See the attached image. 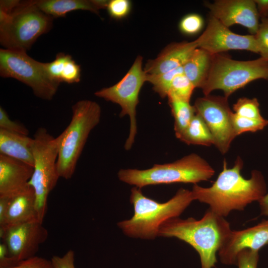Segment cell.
<instances>
[{"instance_id":"ab89813d","label":"cell","mask_w":268,"mask_h":268,"mask_svg":"<svg viewBox=\"0 0 268 268\" xmlns=\"http://www.w3.org/2000/svg\"><path fill=\"white\" fill-rule=\"evenodd\" d=\"M261 214L268 218V193H267L259 201Z\"/></svg>"},{"instance_id":"e0dca14e","label":"cell","mask_w":268,"mask_h":268,"mask_svg":"<svg viewBox=\"0 0 268 268\" xmlns=\"http://www.w3.org/2000/svg\"><path fill=\"white\" fill-rule=\"evenodd\" d=\"M197 48L196 40L172 43L166 46L156 58L148 60L143 69L147 74L155 75L183 67Z\"/></svg>"},{"instance_id":"4dcf8cb0","label":"cell","mask_w":268,"mask_h":268,"mask_svg":"<svg viewBox=\"0 0 268 268\" xmlns=\"http://www.w3.org/2000/svg\"><path fill=\"white\" fill-rule=\"evenodd\" d=\"M261 57L268 61V19H261L258 30L255 35Z\"/></svg>"},{"instance_id":"83f0119b","label":"cell","mask_w":268,"mask_h":268,"mask_svg":"<svg viewBox=\"0 0 268 268\" xmlns=\"http://www.w3.org/2000/svg\"><path fill=\"white\" fill-rule=\"evenodd\" d=\"M204 24L202 17L197 13L186 14L179 22V29L186 35H194L199 33Z\"/></svg>"},{"instance_id":"8992f818","label":"cell","mask_w":268,"mask_h":268,"mask_svg":"<svg viewBox=\"0 0 268 268\" xmlns=\"http://www.w3.org/2000/svg\"><path fill=\"white\" fill-rule=\"evenodd\" d=\"M52 21L34 0H20L9 12L0 11V43L6 49L26 52L51 29Z\"/></svg>"},{"instance_id":"d590c367","label":"cell","mask_w":268,"mask_h":268,"mask_svg":"<svg viewBox=\"0 0 268 268\" xmlns=\"http://www.w3.org/2000/svg\"><path fill=\"white\" fill-rule=\"evenodd\" d=\"M74 252L69 250L63 256H54L51 261L53 268H75Z\"/></svg>"},{"instance_id":"74e56055","label":"cell","mask_w":268,"mask_h":268,"mask_svg":"<svg viewBox=\"0 0 268 268\" xmlns=\"http://www.w3.org/2000/svg\"><path fill=\"white\" fill-rule=\"evenodd\" d=\"M260 17L268 18V0H254Z\"/></svg>"},{"instance_id":"2e32d148","label":"cell","mask_w":268,"mask_h":268,"mask_svg":"<svg viewBox=\"0 0 268 268\" xmlns=\"http://www.w3.org/2000/svg\"><path fill=\"white\" fill-rule=\"evenodd\" d=\"M33 170L27 163L0 154V197H11L26 189Z\"/></svg>"},{"instance_id":"ba28073f","label":"cell","mask_w":268,"mask_h":268,"mask_svg":"<svg viewBox=\"0 0 268 268\" xmlns=\"http://www.w3.org/2000/svg\"><path fill=\"white\" fill-rule=\"evenodd\" d=\"M33 138L34 170L28 184L34 189L38 219L43 222L48 196L60 178L57 166L58 140L43 128L37 129Z\"/></svg>"},{"instance_id":"d6a6232c","label":"cell","mask_w":268,"mask_h":268,"mask_svg":"<svg viewBox=\"0 0 268 268\" xmlns=\"http://www.w3.org/2000/svg\"><path fill=\"white\" fill-rule=\"evenodd\" d=\"M0 129L26 135L29 134L26 127L18 122L11 120L1 106L0 107Z\"/></svg>"},{"instance_id":"3957f363","label":"cell","mask_w":268,"mask_h":268,"mask_svg":"<svg viewBox=\"0 0 268 268\" xmlns=\"http://www.w3.org/2000/svg\"><path fill=\"white\" fill-rule=\"evenodd\" d=\"M130 200L134 206V215L119 222L118 227L129 237L153 239L164 222L179 217L195 200L192 191L180 188L171 199L160 203L144 196L141 189L134 187Z\"/></svg>"},{"instance_id":"d4e9b609","label":"cell","mask_w":268,"mask_h":268,"mask_svg":"<svg viewBox=\"0 0 268 268\" xmlns=\"http://www.w3.org/2000/svg\"><path fill=\"white\" fill-rule=\"evenodd\" d=\"M195 86L184 73L178 74L173 79L167 96H173L190 102Z\"/></svg>"},{"instance_id":"9a60e30c","label":"cell","mask_w":268,"mask_h":268,"mask_svg":"<svg viewBox=\"0 0 268 268\" xmlns=\"http://www.w3.org/2000/svg\"><path fill=\"white\" fill-rule=\"evenodd\" d=\"M268 244V218L243 230H232L218 253L222 263L236 265L237 256L241 251H259Z\"/></svg>"},{"instance_id":"8d00e7d4","label":"cell","mask_w":268,"mask_h":268,"mask_svg":"<svg viewBox=\"0 0 268 268\" xmlns=\"http://www.w3.org/2000/svg\"><path fill=\"white\" fill-rule=\"evenodd\" d=\"M10 197H0V226L4 224Z\"/></svg>"},{"instance_id":"f546056e","label":"cell","mask_w":268,"mask_h":268,"mask_svg":"<svg viewBox=\"0 0 268 268\" xmlns=\"http://www.w3.org/2000/svg\"><path fill=\"white\" fill-rule=\"evenodd\" d=\"M71 56L63 53L57 54L55 59L45 63V68L49 76L53 80L61 83V77L65 65Z\"/></svg>"},{"instance_id":"7c38bea8","label":"cell","mask_w":268,"mask_h":268,"mask_svg":"<svg viewBox=\"0 0 268 268\" xmlns=\"http://www.w3.org/2000/svg\"><path fill=\"white\" fill-rule=\"evenodd\" d=\"M48 236L47 230L39 221L0 227V237L7 248L11 266L35 256Z\"/></svg>"},{"instance_id":"e575fe53","label":"cell","mask_w":268,"mask_h":268,"mask_svg":"<svg viewBox=\"0 0 268 268\" xmlns=\"http://www.w3.org/2000/svg\"><path fill=\"white\" fill-rule=\"evenodd\" d=\"M0 268H53L52 262L43 257L34 256L14 266Z\"/></svg>"},{"instance_id":"52a82bcc","label":"cell","mask_w":268,"mask_h":268,"mask_svg":"<svg viewBox=\"0 0 268 268\" xmlns=\"http://www.w3.org/2000/svg\"><path fill=\"white\" fill-rule=\"evenodd\" d=\"M259 79L268 81V61L262 58L237 61L221 54L213 55L207 77L200 88L204 96L215 90L228 98L237 90Z\"/></svg>"},{"instance_id":"60d3db41","label":"cell","mask_w":268,"mask_h":268,"mask_svg":"<svg viewBox=\"0 0 268 268\" xmlns=\"http://www.w3.org/2000/svg\"></svg>"},{"instance_id":"30bf717a","label":"cell","mask_w":268,"mask_h":268,"mask_svg":"<svg viewBox=\"0 0 268 268\" xmlns=\"http://www.w3.org/2000/svg\"><path fill=\"white\" fill-rule=\"evenodd\" d=\"M142 57L138 56L125 76L116 84L101 89L94 94L107 101L118 104L121 108L120 116H128L130 131L124 147L130 150L137 133L136 108L139 102L140 89L146 82L147 74L142 68Z\"/></svg>"},{"instance_id":"9c48e42d","label":"cell","mask_w":268,"mask_h":268,"mask_svg":"<svg viewBox=\"0 0 268 268\" xmlns=\"http://www.w3.org/2000/svg\"><path fill=\"white\" fill-rule=\"evenodd\" d=\"M0 74L24 83L36 96L46 100L53 99L60 83L49 76L45 63L37 61L26 52L21 51L0 49Z\"/></svg>"},{"instance_id":"d6986e66","label":"cell","mask_w":268,"mask_h":268,"mask_svg":"<svg viewBox=\"0 0 268 268\" xmlns=\"http://www.w3.org/2000/svg\"><path fill=\"white\" fill-rule=\"evenodd\" d=\"M109 0H38L37 7L54 18L65 17L71 11L83 10L99 14L101 9L106 8Z\"/></svg>"},{"instance_id":"7a4b0ae2","label":"cell","mask_w":268,"mask_h":268,"mask_svg":"<svg viewBox=\"0 0 268 268\" xmlns=\"http://www.w3.org/2000/svg\"><path fill=\"white\" fill-rule=\"evenodd\" d=\"M231 230L224 217L208 208L199 220L178 217L166 221L158 236L175 237L189 244L199 254L201 268H212L217 262L216 253Z\"/></svg>"},{"instance_id":"4fadbf2b","label":"cell","mask_w":268,"mask_h":268,"mask_svg":"<svg viewBox=\"0 0 268 268\" xmlns=\"http://www.w3.org/2000/svg\"><path fill=\"white\" fill-rule=\"evenodd\" d=\"M196 41L198 48L212 55L229 50H246L259 54L255 35L235 33L210 15L205 30Z\"/></svg>"},{"instance_id":"484cf974","label":"cell","mask_w":268,"mask_h":268,"mask_svg":"<svg viewBox=\"0 0 268 268\" xmlns=\"http://www.w3.org/2000/svg\"><path fill=\"white\" fill-rule=\"evenodd\" d=\"M232 124L235 134L239 135L245 132H256L263 130L268 125V120L254 119L240 116L233 113Z\"/></svg>"},{"instance_id":"5bb4252c","label":"cell","mask_w":268,"mask_h":268,"mask_svg":"<svg viewBox=\"0 0 268 268\" xmlns=\"http://www.w3.org/2000/svg\"><path fill=\"white\" fill-rule=\"evenodd\" d=\"M205 6L213 16L227 27L240 24L255 35L260 25L259 15L254 0H217Z\"/></svg>"},{"instance_id":"603a6c76","label":"cell","mask_w":268,"mask_h":268,"mask_svg":"<svg viewBox=\"0 0 268 268\" xmlns=\"http://www.w3.org/2000/svg\"><path fill=\"white\" fill-rule=\"evenodd\" d=\"M168 103L174 119V130L177 137L189 125L196 114L194 106L190 102L173 96H168Z\"/></svg>"},{"instance_id":"cb8c5ba5","label":"cell","mask_w":268,"mask_h":268,"mask_svg":"<svg viewBox=\"0 0 268 268\" xmlns=\"http://www.w3.org/2000/svg\"><path fill=\"white\" fill-rule=\"evenodd\" d=\"M184 73L183 67H181L168 72L155 75L147 74L146 80L153 86V90L160 97L167 96L172 82L178 74Z\"/></svg>"},{"instance_id":"ac0fdd59","label":"cell","mask_w":268,"mask_h":268,"mask_svg":"<svg viewBox=\"0 0 268 268\" xmlns=\"http://www.w3.org/2000/svg\"><path fill=\"white\" fill-rule=\"evenodd\" d=\"M39 221L36 209L35 195L33 188L26 189L10 197L4 224L3 226Z\"/></svg>"},{"instance_id":"44dd1931","label":"cell","mask_w":268,"mask_h":268,"mask_svg":"<svg viewBox=\"0 0 268 268\" xmlns=\"http://www.w3.org/2000/svg\"><path fill=\"white\" fill-rule=\"evenodd\" d=\"M213 56L207 51L197 48L183 66L184 74L195 88H201L206 80Z\"/></svg>"},{"instance_id":"4316f807","label":"cell","mask_w":268,"mask_h":268,"mask_svg":"<svg viewBox=\"0 0 268 268\" xmlns=\"http://www.w3.org/2000/svg\"><path fill=\"white\" fill-rule=\"evenodd\" d=\"M259 103L256 98L241 97L233 104V109L236 114L248 118L261 120L264 119L261 115Z\"/></svg>"},{"instance_id":"5b68a950","label":"cell","mask_w":268,"mask_h":268,"mask_svg":"<svg viewBox=\"0 0 268 268\" xmlns=\"http://www.w3.org/2000/svg\"><path fill=\"white\" fill-rule=\"evenodd\" d=\"M214 173V170L205 160L193 153L174 162L154 164L147 169H121L118 176L121 181L141 189L164 184H197L208 180Z\"/></svg>"},{"instance_id":"836d02e7","label":"cell","mask_w":268,"mask_h":268,"mask_svg":"<svg viewBox=\"0 0 268 268\" xmlns=\"http://www.w3.org/2000/svg\"><path fill=\"white\" fill-rule=\"evenodd\" d=\"M259 251L246 249L241 251L237 258L238 268H257Z\"/></svg>"},{"instance_id":"f1b7e54d","label":"cell","mask_w":268,"mask_h":268,"mask_svg":"<svg viewBox=\"0 0 268 268\" xmlns=\"http://www.w3.org/2000/svg\"><path fill=\"white\" fill-rule=\"evenodd\" d=\"M132 7V2L130 0H111L106 9L111 17L119 20L128 16L131 11Z\"/></svg>"},{"instance_id":"f35d334b","label":"cell","mask_w":268,"mask_h":268,"mask_svg":"<svg viewBox=\"0 0 268 268\" xmlns=\"http://www.w3.org/2000/svg\"><path fill=\"white\" fill-rule=\"evenodd\" d=\"M20 0H9L0 1V11L8 13L16 7L19 3Z\"/></svg>"},{"instance_id":"ffe728a7","label":"cell","mask_w":268,"mask_h":268,"mask_svg":"<svg viewBox=\"0 0 268 268\" xmlns=\"http://www.w3.org/2000/svg\"><path fill=\"white\" fill-rule=\"evenodd\" d=\"M33 138L0 129V154L33 167Z\"/></svg>"},{"instance_id":"7402d4cb","label":"cell","mask_w":268,"mask_h":268,"mask_svg":"<svg viewBox=\"0 0 268 268\" xmlns=\"http://www.w3.org/2000/svg\"><path fill=\"white\" fill-rule=\"evenodd\" d=\"M176 137L188 145L210 146L213 144L210 131L203 120L197 113L188 127Z\"/></svg>"},{"instance_id":"8fae6325","label":"cell","mask_w":268,"mask_h":268,"mask_svg":"<svg viewBox=\"0 0 268 268\" xmlns=\"http://www.w3.org/2000/svg\"><path fill=\"white\" fill-rule=\"evenodd\" d=\"M227 98L206 95L196 99L194 107L196 113L203 120L210 131L214 145L223 154L227 152L236 137L232 124L233 112Z\"/></svg>"},{"instance_id":"277c9868","label":"cell","mask_w":268,"mask_h":268,"mask_svg":"<svg viewBox=\"0 0 268 268\" xmlns=\"http://www.w3.org/2000/svg\"><path fill=\"white\" fill-rule=\"evenodd\" d=\"M100 105L95 101L82 100L72 106V117L66 129L57 137V170L60 178L70 179L91 131L99 124Z\"/></svg>"},{"instance_id":"6da1fadb","label":"cell","mask_w":268,"mask_h":268,"mask_svg":"<svg viewBox=\"0 0 268 268\" xmlns=\"http://www.w3.org/2000/svg\"><path fill=\"white\" fill-rule=\"evenodd\" d=\"M243 167L240 157L231 168L224 160L222 171L210 187L194 185V200L208 204L210 209L224 217L232 211L243 210L248 204L259 201L267 194L264 177L260 171L253 170L250 178L245 179L241 174Z\"/></svg>"},{"instance_id":"1f68e13d","label":"cell","mask_w":268,"mask_h":268,"mask_svg":"<svg viewBox=\"0 0 268 268\" xmlns=\"http://www.w3.org/2000/svg\"><path fill=\"white\" fill-rule=\"evenodd\" d=\"M81 77L80 66L77 64L70 56L66 62L63 69L61 82L67 83L78 82Z\"/></svg>"}]
</instances>
